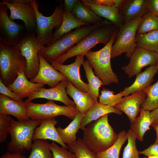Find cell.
<instances>
[{
    "mask_svg": "<svg viewBox=\"0 0 158 158\" xmlns=\"http://www.w3.org/2000/svg\"><path fill=\"white\" fill-rule=\"evenodd\" d=\"M108 115L89 123L83 130L82 139L84 143L95 154L108 149L118 138V134L109 123Z\"/></svg>",
    "mask_w": 158,
    "mask_h": 158,
    "instance_id": "cell-1",
    "label": "cell"
},
{
    "mask_svg": "<svg viewBox=\"0 0 158 158\" xmlns=\"http://www.w3.org/2000/svg\"><path fill=\"white\" fill-rule=\"evenodd\" d=\"M118 28L111 22L106 20L100 26L92 30L84 38L73 47L67 52L57 58L55 60L63 64L68 59L80 55L85 56L97 44L104 46L111 40Z\"/></svg>",
    "mask_w": 158,
    "mask_h": 158,
    "instance_id": "cell-2",
    "label": "cell"
},
{
    "mask_svg": "<svg viewBox=\"0 0 158 158\" xmlns=\"http://www.w3.org/2000/svg\"><path fill=\"white\" fill-rule=\"evenodd\" d=\"M105 20L101 23L90 24L75 29L62 36L51 44L45 47L39 51L38 54L42 56L49 63H51L102 24Z\"/></svg>",
    "mask_w": 158,
    "mask_h": 158,
    "instance_id": "cell-3",
    "label": "cell"
},
{
    "mask_svg": "<svg viewBox=\"0 0 158 158\" xmlns=\"http://www.w3.org/2000/svg\"><path fill=\"white\" fill-rule=\"evenodd\" d=\"M118 30L115 32L109 42L102 49L95 51L90 50L85 55L89 64L94 69L95 75L105 85L118 82L117 75L112 69L110 61L111 48Z\"/></svg>",
    "mask_w": 158,
    "mask_h": 158,
    "instance_id": "cell-4",
    "label": "cell"
},
{
    "mask_svg": "<svg viewBox=\"0 0 158 158\" xmlns=\"http://www.w3.org/2000/svg\"><path fill=\"white\" fill-rule=\"evenodd\" d=\"M41 120L30 119L19 121L11 118L9 133L11 140L7 144L8 152L22 154L25 150H31L35 130Z\"/></svg>",
    "mask_w": 158,
    "mask_h": 158,
    "instance_id": "cell-5",
    "label": "cell"
},
{
    "mask_svg": "<svg viewBox=\"0 0 158 158\" xmlns=\"http://www.w3.org/2000/svg\"><path fill=\"white\" fill-rule=\"evenodd\" d=\"M26 68V61L16 46L0 42V80L7 86L16 78L18 72Z\"/></svg>",
    "mask_w": 158,
    "mask_h": 158,
    "instance_id": "cell-6",
    "label": "cell"
},
{
    "mask_svg": "<svg viewBox=\"0 0 158 158\" xmlns=\"http://www.w3.org/2000/svg\"><path fill=\"white\" fill-rule=\"evenodd\" d=\"M34 8L36 17L37 26L35 32L37 38L43 46H48L52 37L53 30H56L60 26L63 20V9L62 1L59 6H56L53 13L50 16H45L39 11V4L35 0L30 3Z\"/></svg>",
    "mask_w": 158,
    "mask_h": 158,
    "instance_id": "cell-7",
    "label": "cell"
},
{
    "mask_svg": "<svg viewBox=\"0 0 158 158\" xmlns=\"http://www.w3.org/2000/svg\"><path fill=\"white\" fill-rule=\"evenodd\" d=\"M25 102L28 116L32 120L55 118L61 115L73 120L79 112L75 105H60L56 104L54 100H49L44 104Z\"/></svg>",
    "mask_w": 158,
    "mask_h": 158,
    "instance_id": "cell-8",
    "label": "cell"
},
{
    "mask_svg": "<svg viewBox=\"0 0 158 158\" xmlns=\"http://www.w3.org/2000/svg\"><path fill=\"white\" fill-rule=\"evenodd\" d=\"M16 46L26 61V68L24 73L27 78L31 79L37 74L40 67L38 53L45 47L38 40L36 32L27 33L20 42Z\"/></svg>",
    "mask_w": 158,
    "mask_h": 158,
    "instance_id": "cell-9",
    "label": "cell"
},
{
    "mask_svg": "<svg viewBox=\"0 0 158 158\" xmlns=\"http://www.w3.org/2000/svg\"><path fill=\"white\" fill-rule=\"evenodd\" d=\"M142 17L137 18L124 24L118 29L115 41L111 50V58H114L126 53L130 59L138 46L136 41L137 29Z\"/></svg>",
    "mask_w": 158,
    "mask_h": 158,
    "instance_id": "cell-10",
    "label": "cell"
},
{
    "mask_svg": "<svg viewBox=\"0 0 158 158\" xmlns=\"http://www.w3.org/2000/svg\"><path fill=\"white\" fill-rule=\"evenodd\" d=\"M7 6L0 3V42L8 46H16L27 32L24 25L17 23L8 16Z\"/></svg>",
    "mask_w": 158,
    "mask_h": 158,
    "instance_id": "cell-11",
    "label": "cell"
},
{
    "mask_svg": "<svg viewBox=\"0 0 158 158\" xmlns=\"http://www.w3.org/2000/svg\"><path fill=\"white\" fill-rule=\"evenodd\" d=\"M32 0H2L0 3L6 5L10 11L13 20L23 21L27 32H35L37 21L35 10L30 4Z\"/></svg>",
    "mask_w": 158,
    "mask_h": 158,
    "instance_id": "cell-12",
    "label": "cell"
},
{
    "mask_svg": "<svg viewBox=\"0 0 158 158\" xmlns=\"http://www.w3.org/2000/svg\"><path fill=\"white\" fill-rule=\"evenodd\" d=\"M158 57L157 53L137 46L130 58L129 63L122 66L121 69L129 78H131L140 73L144 67L156 65Z\"/></svg>",
    "mask_w": 158,
    "mask_h": 158,
    "instance_id": "cell-13",
    "label": "cell"
},
{
    "mask_svg": "<svg viewBox=\"0 0 158 158\" xmlns=\"http://www.w3.org/2000/svg\"><path fill=\"white\" fill-rule=\"evenodd\" d=\"M84 56V55L77 56L75 61L68 65L60 64L55 60L51 62V65L76 87L83 92L88 93V84L82 80L80 73V67L85 62Z\"/></svg>",
    "mask_w": 158,
    "mask_h": 158,
    "instance_id": "cell-14",
    "label": "cell"
},
{
    "mask_svg": "<svg viewBox=\"0 0 158 158\" xmlns=\"http://www.w3.org/2000/svg\"><path fill=\"white\" fill-rule=\"evenodd\" d=\"M67 81H61L53 87L49 89L43 87L34 92L30 94L25 102H30L35 99L44 98L60 102L66 106L75 105L74 102L71 100L67 95L66 91Z\"/></svg>",
    "mask_w": 158,
    "mask_h": 158,
    "instance_id": "cell-15",
    "label": "cell"
},
{
    "mask_svg": "<svg viewBox=\"0 0 158 158\" xmlns=\"http://www.w3.org/2000/svg\"><path fill=\"white\" fill-rule=\"evenodd\" d=\"M40 67L39 71L33 78L30 81L34 83L47 84L51 88L56 86L60 82L67 80L58 72L41 56L39 55Z\"/></svg>",
    "mask_w": 158,
    "mask_h": 158,
    "instance_id": "cell-16",
    "label": "cell"
},
{
    "mask_svg": "<svg viewBox=\"0 0 158 158\" xmlns=\"http://www.w3.org/2000/svg\"><path fill=\"white\" fill-rule=\"evenodd\" d=\"M146 97V94L143 91H138L123 98L120 102L114 107L123 112L128 117L130 123L137 117L140 106Z\"/></svg>",
    "mask_w": 158,
    "mask_h": 158,
    "instance_id": "cell-17",
    "label": "cell"
},
{
    "mask_svg": "<svg viewBox=\"0 0 158 158\" xmlns=\"http://www.w3.org/2000/svg\"><path fill=\"white\" fill-rule=\"evenodd\" d=\"M147 11L145 0H123L118 8L124 24L142 17Z\"/></svg>",
    "mask_w": 158,
    "mask_h": 158,
    "instance_id": "cell-18",
    "label": "cell"
},
{
    "mask_svg": "<svg viewBox=\"0 0 158 158\" xmlns=\"http://www.w3.org/2000/svg\"><path fill=\"white\" fill-rule=\"evenodd\" d=\"M0 114L12 115L19 121L30 119L25 102H17L1 94H0Z\"/></svg>",
    "mask_w": 158,
    "mask_h": 158,
    "instance_id": "cell-19",
    "label": "cell"
},
{
    "mask_svg": "<svg viewBox=\"0 0 158 158\" xmlns=\"http://www.w3.org/2000/svg\"><path fill=\"white\" fill-rule=\"evenodd\" d=\"M57 122L55 118L41 120L39 126L37 127L35 130L32 140L49 139L58 143L66 149H68V146L61 140L55 127Z\"/></svg>",
    "mask_w": 158,
    "mask_h": 158,
    "instance_id": "cell-20",
    "label": "cell"
},
{
    "mask_svg": "<svg viewBox=\"0 0 158 158\" xmlns=\"http://www.w3.org/2000/svg\"><path fill=\"white\" fill-rule=\"evenodd\" d=\"M44 86L43 83H34L29 81L23 71L18 72L14 81L7 87L22 99L28 97L31 93L38 90Z\"/></svg>",
    "mask_w": 158,
    "mask_h": 158,
    "instance_id": "cell-21",
    "label": "cell"
},
{
    "mask_svg": "<svg viewBox=\"0 0 158 158\" xmlns=\"http://www.w3.org/2000/svg\"><path fill=\"white\" fill-rule=\"evenodd\" d=\"M158 70L156 65L150 66L143 72L136 75L135 79L129 86L124 88L121 91L122 96L125 97L135 92L143 91L151 85Z\"/></svg>",
    "mask_w": 158,
    "mask_h": 158,
    "instance_id": "cell-22",
    "label": "cell"
},
{
    "mask_svg": "<svg viewBox=\"0 0 158 158\" xmlns=\"http://www.w3.org/2000/svg\"><path fill=\"white\" fill-rule=\"evenodd\" d=\"M81 1L99 17L110 20L118 29L124 24L119 13L118 9L116 6H105L92 2L90 0H82Z\"/></svg>",
    "mask_w": 158,
    "mask_h": 158,
    "instance_id": "cell-23",
    "label": "cell"
},
{
    "mask_svg": "<svg viewBox=\"0 0 158 158\" xmlns=\"http://www.w3.org/2000/svg\"><path fill=\"white\" fill-rule=\"evenodd\" d=\"M66 91L73 99L78 111L85 115L88 109L96 102L89 96L88 93L83 92L75 87L67 80Z\"/></svg>",
    "mask_w": 158,
    "mask_h": 158,
    "instance_id": "cell-24",
    "label": "cell"
},
{
    "mask_svg": "<svg viewBox=\"0 0 158 158\" xmlns=\"http://www.w3.org/2000/svg\"><path fill=\"white\" fill-rule=\"evenodd\" d=\"M110 113H114L118 115L122 114V112L117 108L99 102L95 103L88 109L85 115L81 122L80 129L83 130L89 123Z\"/></svg>",
    "mask_w": 158,
    "mask_h": 158,
    "instance_id": "cell-25",
    "label": "cell"
},
{
    "mask_svg": "<svg viewBox=\"0 0 158 158\" xmlns=\"http://www.w3.org/2000/svg\"><path fill=\"white\" fill-rule=\"evenodd\" d=\"M90 25L89 23L79 20L71 13L63 10L62 23L59 28L53 33L51 40L49 45L55 42L64 35L72 31V30Z\"/></svg>",
    "mask_w": 158,
    "mask_h": 158,
    "instance_id": "cell-26",
    "label": "cell"
},
{
    "mask_svg": "<svg viewBox=\"0 0 158 158\" xmlns=\"http://www.w3.org/2000/svg\"><path fill=\"white\" fill-rule=\"evenodd\" d=\"M140 113L139 116L130 123V129L134 132L137 139L142 142L144 134L152 123L153 120L149 111L141 107Z\"/></svg>",
    "mask_w": 158,
    "mask_h": 158,
    "instance_id": "cell-27",
    "label": "cell"
},
{
    "mask_svg": "<svg viewBox=\"0 0 158 158\" xmlns=\"http://www.w3.org/2000/svg\"><path fill=\"white\" fill-rule=\"evenodd\" d=\"M84 115L79 112L66 128H62L58 126L57 128L60 138L64 143L68 145L77 140L76 134L80 129L81 122Z\"/></svg>",
    "mask_w": 158,
    "mask_h": 158,
    "instance_id": "cell-28",
    "label": "cell"
},
{
    "mask_svg": "<svg viewBox=\"0 0 158 158\" xmlns=\"http://www.w3.org/2000/svg\"><path fill=\"white\" fill-rule=\"evenodd\" d=\"M72 13L79 20L90 24L101 23L105 20L83 4L81 0H78Z\"/></svg>",
    "mask_w": 158,
    "mask_h": 158,
    "instance_id": "cell-29",
    "label": "cell"
},
{
    "mask_svg": "<svg viewBox=\"0 0 158 158\" xmlns=\"http://www.w3.org/2000/svg\"><path fill=\"white\" fill-rule=\"evenodd\" d=\"M83 66L85 71L86 77L88 82V92L90 97L95 102H98L100 96L99 89L104 85L102 81L96 75L93 71L92 68L89 64L87 60L85 61Z\"/></svg>",
    "mask_w": 158,
    "mask_h": 158,
    "instance_id": "cell-30",
    "label": "cell"
},
{
    "mask_svg": "<svg viewBox=\"0 0 158 158\" xmlns=\"http://www.w3.org/2000/svg\"><path fill=\"white\" fill-rule=\"evenodd\" d=\"M138 46L146 50L158 53V30L142 34H137Z\"/></svg>",
    "mask_w": 158,
    "mask_h": 158,
    "instance_id": "cell-31",
    "label": "cell"
},
{
    "mask_svg": "<svg viewBox=\"0 0 158 158\" xmlns=\"http://www.w3.org/2000/svg\"><path fill=\"white\" fill-rule=\"evenodd\" d=\"M30 155L28 158H54L51 152L50 143L46 140H33Z\"/></svg>",
    "mask_w": 158,
    "mask_h": 158,
    "instance_id": "cell-32",
    "label": "cell"
},
{
    "mask_svg": "<svg viewBox=\"0 0 158 158\" xmlns=\"http://www.w3.org/2000/svg\"><path fill=\"white\" fill-rule=\"evenodd\" d=\"M127 139V133L123 130L118 134L115 143L106 150L96 154L97 158H119L121 148Z\"/></svg>",
    "mask_w": 158,
    "mask_h": 158,
    "instance_id": "cell-33",
    "label": "cell"
},
{
    "mask_svg": "<svg viewBox=\"0 0 158 158\" xmlns=\"http://www.w3.org/2000/svg\"><path fill=\"white\" fill-rule=\"evenodd\" d=\"M143 91L146 95V98L141 105L145 110L152 111L158 107V80Z\"/></svg>",
    "mask_w": 158,
    "mask_h": 158,
    "instance_id": "cell-34",
    "label": "cell"
},
{
    "mask_svg": "<svg viewBox=\"0 0 158 158\" xmlns=\"http://www.w3.org/2000/svg\"><path fill=\"white\" fill-rule=\"evenodd\" d=\"M157 30H158V17L148 11L142 17L137 34H144Z\"/></svg>",
    "mask_w": 158,
    "mask_h": 158,
    "instance_id": "cell-35",
    "label": "cell"
},
{
    "mask_svg": "<svg viewBox=\"0 0 158 158\" xmlns=\"http://www.w3.org/2000/svg\"><path fill=\"white\" fill-rule=\"evenodd\" d=\"M70 151L75 154L76 158H97L96 154L88 149L82 139L78 138L75 141L68 145Z\"/></svg>",
    "mask_w": 158,
    "mask_h": 158,
    "instance_id": "cell-36",
    "label": "cell"
},
{
    "mask_svg": "<svg viewBox=\"0 0 158 158\" xmlns=\"http://www.w3.org/2000/svg\"><path fill=\"white\" fill-rule=\"evenodd\" d=\"M127 133L128 142L124 149L122 158H139V151L137 150L136 145V136L130 129Z\"/></svg>",
    "mask_w": 158,
    "mask_h": 158,
    "instance_id": "cell-37",
    "label": "cell"
},
{
    "mask_svg": "<svg viewBox=\"0 0 158 158\" xmlns=\"http://www.w3.org/2000/svg\"><path fill=\"white\" fill-rule=\"evenodd\" d=\"M115 92L103 87L101 91L99 102L113 107L120 102L122 99L121 92L114 94Z\"/></svg>",
    "mask_w": 158,
    "mask_h": 158,
    "instance_id": "cell-38",
    "label": "cell"
},
{
    "mask_svg": "<svg viewBox=\"0 0 158 158\" xmlns=\"http://www.w3.org/2000/svg\"><path fill=\"white\" fill-rule=\"evenodd\" d=\"M50 148L54 158H76L74 154L68 151L62 147H60L54 141L50 143Z\"/></svg>",
    "mask_w": 158,
    "mask_h": 158,
    "instance_id": "cell-39",
    "label": "cell"
},
{
    "mask_svg": "<svg viewBox=\"0 0 158 158\" xmlns=\"http://www.w3.org/2000/svg\"><path fill=\"white\" fill-rule=\"evenodd\" d=\"M11 117L0 114V142L5 141L7 138L10 126Z\"/></svg>",
    "mask_w": 158,
    "mask_h": 158,
    "instance_id": "cell-40",
    "label": "cell"
},
{
    "mask_svg": "<svg viewBox=\"0 0 158 158\" xmlns=\"http://www.w3.org/2000/svg\"><path fill=\"white\" fill-rule=\"evenodd\" d=\"M0 93L15 101L20 102H23L22 99L20 98L16 94L9 89L0 80Z\"/></svg>",
    "mask_w": 158,
    "mask_h": 158,
    "instance_id": "cell-41",
    "label": "cell"
},
{
    "mask_svg": "<svg viewBox=\"0 0 158 158\" xmlns=\"http://www.w3.org/2000/svg\"><path fill=\"white\" fill-rule=\"evenodd\" d=\"M139 153L148 157L150 156L158 157V143H154L147 149L139 151Z\"/></svg>",
    "mask_w": 158,
    "mask_h": 158,
    "instance_id": "cell-42",
    "label": "cell"
},
{
    "mask_svg": "<svg viewBox=\"0 0 158 158\" xmlns=\"http://www.w3.org/2000/svg\"><path fill=\"white\" fill-rule=\"evenodd\" d=\"M92 2L107 6H115L118 9L123 0H90Z\"/></svg>",
    "mask_w": 158,
    "mask_h": 158,
    "instance_id": "cell-43",
    "label": "cell"
},
{
    "mask_svg": "<svg viewBox=\"0 0 158 158\" xmlns=\"http://www.w3.org/2000/svg\"><path fill=\"white\" fill-rule=\"evenodd\" d=\"M148 11L158 17V0H145Z\"/></svg>",
    "mask_w": 158,
    "mask_h": 158,
    "instance_id": "cell-44",
    "label": "cell"
},
{
    "mask_svg": "<svg viewBox=\"0 0 158 158\" xmlns=\"http://www.w3.org/2000/svg\"><path fill=\"white\" fill-rule=\"evenodd\" d=\"M78 0H64L62 4L64 10L71 13Z\"/></svg>",
    "mask_w": 158,
    "mask_h": 158,
    "instance_id": "cell-45",
    "label": "cell"
},
{
    "mask_svg": "<svg viewBox=\"0 0 158 158\" xmlns=\"http://www.w3.org/2000/svg\"><path fill=\"white\" fill-rule=\"evenodd\" d=\"M0 158H26V157L22 154L12 153L7 152L3 154Z\"/></svg>",
    "mask_w": 158,
    "mask_h": 158,
    "instance_id": "cell-46",
    "label": "cell"
},
{
    "mask_svg": "<svg viewBox=\"0 0 158 158\" xmlns=\"http://www.w3.org/2000/svg\"><path fill=\"white\" fill-rule=\"evenodd\" d=\"M150 113L153 120L152 124H158V107L150 112Z\"/></svg>",
    "mask_w": 158,
    "mask_h": 158,
    "instance_id": "cell-47",
    "label": "cell"
},
{
    "mask_svg": "<svg viewBox=\"0 0 158 158\" xmlns=\"http://www.w3.org/2000/svg\"><path fill=\"white\" fill-rule=\"evenodd\" d=\"M155 131L156 139L154 143H158V124H152L151 125Z\"/></svg>",
    "mask_w": 158,
    "mask_h": 158,
    "instance_id": "cell-48",
    "label": "cell"
},
{
    "mask_svg": "<svg viewBox=\"0 0 158 158\" xmlns=\"http://www.w3.org/2000/svg\"><path fill=\"white\" fill-rule=\"evenodd\" d=\"M148 158H158V157L156 156H150L148 157Z\"/></svg>",
    "mask_w": 158,
    "mask_h": 158,
    "instance_id": "cell-49",
    "label": "cell"
},
{
    "mask_svg": "<svg viewBox=\"0 0 158 158\" xmlns=\"http://www.w3.org/2000/svg\"><path fill=\"white\" fill-rule=\"evenodd\" d=\"M156 66L157 68V70H158L157 73H158V61H157V63L156 64Z\"/></svg>",
    "mask_w": 158,
    "mask_h": 158,
    "instance_id": "cell-50",
    "label": "cell"
},
{
    "mask_svg": "<svg viewBox=\"0 0 158 158\" xmlns=\"http://www.w3.org/2000/svg\"><path fill=\"white\" fill-rule=\"evenodd\" d=\"M139 158H140L139 157ZM148 158V157L147 158H146V157H144V158Z\"/></svg>",
    "mask_w": 158,
    "mask_h": 158,
    "instance_id": "cell-51",
    "label": "cell"
}]
</instances>
